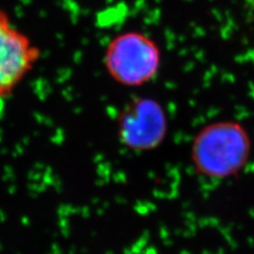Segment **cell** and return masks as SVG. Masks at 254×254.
<instances>
[{
  "label": "cell",
  "mask_w": 254,
  "mask_h": 254,
  "mask_svg": "<svg viewBox=\"0 0 254 254\" xmlns=\"http://www.w3.org/2000/svg\"><path fill=\"white\" fill-rule=\"evenodd\" d=\"M249 154L248 133L232 122L205 127L196 137L192 150L197 170L213 178H225L240 171Z\"/></svg>",
  "instance_id": "cell-1"
},
{
  "label": "cell",
  "mask_w": 254,
  "mask_h": 254,
  "mask_svg": "<svg viewBox=\"0 0 254 254\" xmlns=\"http://www.w3.org/2000/svg\"><path fill=\"white\" fill-rule=\"evenodd\" d=\"M160 50L152 38L137 31L124 32L109 42L104 66L119 84L137 87L149 82L160 67Z\"/></svg>",
  "instance_id": "cell-2"
},
{
  "label": "cell",
  "mask_w": 254,
  "mask_h": 254,
  "mask_svg": "<svg viewBox=\"0 0 254 254\" xmlns=\"http://www.w3.org/2000/svg\"><path fill=\"white\" fill-rule=\"evenodd\" d=\"M41 57V49L0 6V99L10 97Z\"/></svg>",
  "instance_id": "cell-3"
},
{
  "label": "cell",
  "mask_w": 254,
  "mask_h": 254,
  "mask_svg": "<svg viewBox=\"0 0 254 254\" xmlns=\"http://www.w3.org/2000/svg\"><path fill=\"white\" fill-rule=\"evenodd\" d=\"M166 131V121L160 105L140 99L127 106L119 120V137L132 149H150L160 144Z\"/></svg>",
  "instance_id": "cell-4"
}]
</instances>
